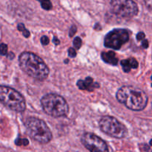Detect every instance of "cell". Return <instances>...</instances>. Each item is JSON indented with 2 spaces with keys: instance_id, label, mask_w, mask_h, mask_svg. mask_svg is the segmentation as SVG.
<instances>
[{
  "instance_id": "603a6c76",
  "label": "cell",
  "mask_w": 152,
  "mask_h": 152,
  "mask_svg": "<svg viewBox=\"0 0 152 152\" xmlns=\"http://www.w3.org/2000/svg\"><path fill=\"white\" fill-rule=\"evenodd\" d=\"M142 46L144 48H148V41L147 39H144L143 40H142Z\"/></svg>"
},
{
  "instance_id": "7a4b0ae2",
  "label": "cell",
  "mask_w": 152,
  "mask_h": 152,
  "mask_svg": "<svg viewBox=\"0 0 152 152\" xmlns=\"http://www.w3.org/2000/svg\"><path fill=\"white\" fill-rule=\"evenodd\" d=\"M21 69L28 76L39 81L47 79L49 68L42 58L31 52H23L19 56Z\"/></svg>"
},
{
  "instance_id": "44dd1931",
  "label": "cell",
  "mask_w": 152,
  "mask_h": 152,
  "mask_svg": "<svg viewBox=\"0 0 152 152\" xmlns=\"http://www.w3.org/2000/svg\"><path fill=\"white\" fill-rule=\"evenodd\" d=\"M145 35L143 32H139L137 34V39L138 41L141 42L142 40H143L144 39H145Z\"/></svg>"
},
{
  "instance_id": "2e32d148",
  "label": "cell",
  "mask_w": 152,
  "mask_h": 152,
  "mask_svg": "<svg viewBox=\"0 0 152 152\" xmlns=\"http://www.w3.org/2000/svg\"><path fill=\"white\" fill-rule=\"evenodd\" d=\"M15 143L17 145H28L29 142L27 139H20V138H18L15 141Z\"/></svg>"
},
{
  "instance_id": "277c9868",
  "label": "cell",
  "mask_w": 152,
  "mask_h": 152,
  "mask_svg": "<svg viewBox=\"0 0 152 152\" xmlns=\"http://www.w3.org/2000/svg\"><path fill=\"white\" fill-rule=\"evenodd\" d=\"M26 132L31 139L42 144L48 143L52 139L50 129L42 120L29 117L25 123Z\"/></svg>"
},
{
  "instance_id": "ffe728a7",
  "label": "cell",
  "mask_w": 152,
  "mask_h": 152,
  "mask_svg": "<svg viewBox=\"0 0 152 152\" xmlns=\"http://www.w3.org/2000/svg\"><path fill=\"white\" fill-rule=\"evenodd\" d=\"M77 31V27H76L75 25H73V26H71V28H70V31H69V37H72L73 36L76 34Z\"/></svg>"
},
{
  "instance_id": "e0dca14e",
  "label": "cell",
  "mask_w": 152,
  "mask_h": 152,
  "mask_svg": "<svg viewBox=\"0 0 152 152\" xmlns=\"http://www.w3.org/2000/svg\"><path fill=\"white\" fill-rule=\"evenodd\" d=\"M7 53V45L4 43H1L0 45V54L4 56Z\"/></svg>"
},
{
  "instance_id": "5b68a950",
  "label": "cell",
  "mask_w": 152,
  "mask_h": 152,
  "mask_svg": "<svg viewBox=\"0 0 152 152\" xmlns=\"http://www.w3.org/2000/svg\"><path fill=\"white\" fill-rule=\"evenodd\" d=\"M0 102L16 112H23L26 108L24 96L19 91L8 86H0Z\"/></svg>"
},
{
  "instance_id": "ba28073f",
  "label": "cell",
  "mask_w": 152,
  "mask_h": 152,
  "mask_svg": "<svg viewBox=\"0 0 152 152\" xmlns=\"http://www.w3.org/2000/svg\"><path fill=\"white\" fill-rule=\"evenodd\" d=\"M129 40V31L126 29H114L110 31L104 39V45L106 48L119 50Z\"/></svg>"
},
{
  "instance_id": "3957f363",
  "label": "cell",
  "mask_w": 152,
  "mask_h": 152,
  "mask_svg": "<svg viewBox=\"0 0 152 152\" xmlns=\"http://www.w3.org/2000/svg\"><path fill=\"white\" fill-rule=\"evenodd\" d=\"M41 105L43 111L53 117H65L69 112L68 102L62 96L56 94H48L43 96Z\"/></svg>"
},
{
  "instance_id": "7c38bea8",
  "label": "cell",
  "mask_w": 152,
  "mask_h": 152,
  "mask_svg": "<svg viewBox=\"0 0 152 152\" xmlns=\"http://www.w3.org/2000/svg\"><path fill=\"white\" fill-rule=\"evenodd\" d=\"M102 60L106 63L112 65H117L118 63V59L116 57V54L114 51H103L101 53Z\"/></svg>"
},
{
  "instance_id": "52a82bcc",
  "label": "cell",
  "mask_w": 152,
  "mask_h": 152,
  "mask_svg": "<svg viewBox=\"0 0 152 152\" xmlns=\"http://www.w3.org/2000/svg\"><path fill=\"white\" fill-rule=\"evenodd\" d=\"M111 11L120 17L132 18L137 16L139 8L133 0H111Z\"/></svg>"
},
{
  "instance_id": "6da1fadb",
  "label": "cell",
  "mask_w": 152,
  "mask_h": 152,
  "mask_svg": "<svg viewBox=\"0 0 152 152\" xmlns=\"http://www.w3.org/2000/svg\"><path fill=\"white\" fill-rule=\"evenodd\" d=\"M116 97L120 103L136 111L143 110L148 102V96L144 91L130 86L120 88L117 91Z\"/></svg>"
},
{
  "instance_id": "cb8c5ba5",
  "label": "cell",
  "mask_w": 152,
  "mask_h": 152,
  "mask_svg": "<svg viewBox=\"0 0 152 152\" xmlns=\"http://www.w3.org/2000/svg\"><path fill=\"white\" fill-rule=\"evenodd\" d=\"M53 42L54 43V45H59V43H60V42H59V39L57 38L56 37H54L53 38Z\"/></svg>"
},
{
  "instance_id": "d4e9b609",
  "label": "cell",
  "mask_w": 152,
  "mask_h": 152,
  "mask_svg": "<svg viewBox=\"0 0 152 152\" xmlns=\"http://www.w3.org/2000/svg\"><path fill=\"white\" fill-rule=\"evenodd\" d=\"M15 57V54L13 52H10L9 53H7V58L10 59H13Z\"/></svg>"
},
{
  "instance_id": "9c48e42d",
  "label": "cell",
  "mask_w": 152,
  "mask_h": 152,
  "mask_svg": "<svg viewBox=\"0 0 152 152\" xmlns=\"http://www.w3.org/2000/svg\"><path fill=\"white\" fill-rule=\"evenodd\" d=\"M83 145L91 152H109L106 142L92 133H85L81 137Z\"/></svg>"
},
{
  "instance_id": "7402d4cb",
  "label": "cell",
  "mask_w": 152,
  "mask_h": 152,
  "mask_svg": "<svg viewBox=\"0 0 152 152\" xmlns=\"http://www.w3.org/2000/svg\"><path fill=\"white\" fill-rule=\"evenodd\" d=\"M151 1L152 0H144L145 6H146V7L149 10H151Z\"/></svg>"
},
{
  "instance_id": "5bb4252c",
  "label": "cell",
  "mask_w": 152,
  "mask_h": 152,
  "mask_svg": "<svg viewBox=\"0 0 152 152\" xmlns=\"http://www.w3.org/2000/svg\"><path fill=\"white\" fill-rule=\"evenodd\" d=\"M17 28H18V30H19V31H21V32L22 33V34H23L24 37H26V38H28V37H30L29 31H28V30L25 28V25H24L23 23L18 24Z\"/></svg>"
},
{
  "instance_id": "4fadbf2b",
  "label": "cell",
  "mask_w": 152,
  "mask_h": 152,
  "mask_svg": "<svg viewBox=\"0 0 152 152\" xmlns=\"http://www.w3.org/2000/svg\"><path fill=\"white\" fill-rule=\"evenodd\" d=\"M37 1H39L42 7L44 10H50L52 8V4L50 0H37Z\"/></svg>"
},
{
  "instance_id": "484cf974",
  "label": "cell",
  "mask_w": 152,
  "mask_h": 152,
  "mask_svg": "<svg viewBox=\"0 0 152 152\" xmlns=\"http://www.w3.org/2000/svg\"><path fill=\"white\" fill-rule=\"evenodd\" d=\"M65 63H68V60H65Z\"/></svg>"
},
{
  "instance_id": "9a60e30c",
  "label": "cell",
  "mask_w": 152,
  "mask_h": 152,
  "mask_svg": "<svg viewBox=\"0 0 152 152\" xmlns=\"http://www.w3.org/2000/svg\"><path fill=\"white\" fill-rule=\"evenodd\" d=\"M73 45H74V48H75L77 50H79V49L81 48L82 45V40L81 39H80V37H75V39H74V42H73Z\"/></svg>"
},
{
  "instance_id": "30bf717a",
  "label": "cell",
  "mask_w": 152,
  "mask_h": 152,
  "mask_svg": "<svg viewBox=\"0 0 152 152\" xmlns=\"http://www.w3.org/2000/svg\"><path fill=\"white\" fill-rule=\"evenodd\" d=\"M77 86L80 90H87L88 91H93L95 88L99 87V85L94 82L93 79L90 77H86L84 80H78Z\"/></svg>"
},
{
  "instance_id": "d6986e66",
  "label": "cell",
  "mask_w": 152,
  "mask_h": 152,
  "mask_svg": "<svg viewBox=\"0 0 152 152\" xmlns=\"http://www.w3.org/2000/svg\"><path fill=\"white\" fill-rule=\"evenodd\" d=\"M68 56L71 58H74L77 56V52H76L75 49L74 48H70L68 49Z\"/></svg>"
},
{
  "instance_id": "ac0fdd59",
  "label": "cell",
  "mask_w": 152,
  "mask_h": 152,
  "mask_svg": "<svg viewBox=\"0 0 152 152\" xmlns=\"http://www.w3.org/2000/svg\"><path fill=\"white\" fill-rule=\"evenodd\" d=\"M41 43L42 45H47L49 44V42H50V40H49V38L47 37V36H43V37H42L41 38Z\"/></svg>"
},
{
  "instance_id": "8992f818",
  "label": "cell",
  "mask_w": 152,
  "mask_h": 152,
  "mask_svg": "<svg viewBox=\"0 0 152 152\" xmlns=\"http://www.w3.org/2000/svg\"><path fill=\"white\" fill-rule=\"evenodd\" d=\"M99 126L102 132L114 138L123 139L129 134L127 128L114 117H102L99 120Z\"/></svg>"
},
{
  "instance_id": "8fae6325",
  "label": "cell",
  "mask_w": 152,
  "mask_h": 152,
  "mask_svg": "<svg viewBox=\"0 0 152 152\" xmlns=\"http://www.w3.org/2000/svg\"><path fill=\"white\" fill-rule=\"evenodd\" d=\"M121 65L124 72L128 73L131 69H136L139 66V63L134 58H129L121 61Z\"/></svg>"
}]
</instances>
